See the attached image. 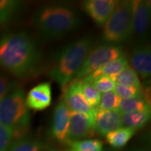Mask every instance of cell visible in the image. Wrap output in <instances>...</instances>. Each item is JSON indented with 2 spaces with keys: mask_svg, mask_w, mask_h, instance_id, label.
<instances>
[{
  "mask_svg": "<svg viewBox=\"0 0 151 151\" xmlns=\"http://www.w3.org/2000/svg\"><path fill=\"white\" fill-rule=\"evenodd\" d=\"M40 60L35 44L25 32L12 33L0 39V66L14 75L34 74Z\"/></svg>",
  "mask_w": 151,
  "mask_h": 151,
  "instance_id": "cell-1",
  "label": "cell"
},
{
  "mask_svg": "<svg viewBox=\"0 0 151 151\" xmlns=\"http://www.w3.org/2000/svg\"><path fill=\"white\" fill-rule=\"evenodd\" d=\"M92 47V39L85 36L65 46L57 56L49 75L59 85L62 93L80 69Z\"/></svg>",
  "mask_w": 151,
  "mask_h": 151,
  "instance_id": "cell-2",
  "label": "cell"
},
{
  "mask_svg": "<svg viewBox=\"0 0 151 151\" xmlns=\"http://www.w3.org/2000/svg\"><path fill=\"white\" fill-rule=\"evenodd\" d=\"M35 23L45 37L55 39L76 29L80 24V19L70 8L46 6L36 12Z\"/></svg>",
  "mask_w": 151,
  "mask_h": 151,
  "instance_id": "cell-3",
  "label": "cell"
},
{
  "mask_svg": "<svg viewBox=\"0 0 151 151\" xmlns=\"http://www.w3.org/2000/svg\"><path fill=\"white\" fill-rule=\"evenodd\" d=\"M25 97L22 89L14 88L0 101V124L12 129L16 139L24 136L29 126L30 116Z\"/></svg>",
  "mask_w": 151,
  "mask_h": 151,
  "instance_id": "cell-4",
  "label": "cell"
},
{
  "mask_svg": "<svg viewBox=\"0 0 151 151\" xmlns=\"http://www.w3.org/2000/svg\"><path fill=\"white\" fill-rule=\"evenodd\" d=\"M133 1H117L110 17L103 25V40L115 45L129 37L133 29Z\"/></svg>",
  "mask_w": 151,
  "mask_h": 151,
  "instance_id": "cell-5",
  "label": "cell"
},
{
  "mask_svg": "<svg viewBox=\"0 0 151 151\" xmlns=\"http://www.w3.org/2000/svg\"><path fill=\"white\" fill-rule=\"evenodd\" d=\"M123 55L122 48L116 45H101L90 51L72 80H81L98 68L119 58Z\"/></svg>",
  "mask_w": 151,
  "mask_h": 151,
  "instance_id": "cell-6",
  "label": "cell"
},
{
  "mask_svg": "<svg viewBox=\"0 0 151 151\" xmlns=\"http://www.w3.org/2000/svg\"><path fill=\"white\" fill-rule=\"evenodd\" d=\"M94 117L95 115L70 112L67 145H70L72 142L90 138L95 134Z\"/></svg>",
  "mask_w": 151,
  "mask_h": 151,
  "instance_id": "cell-7",
  "label": "cell"
},
{
  "mask_svg": "<svg viewBox=\"0 0 151 151\" xmlns=\"http://www.w3.org/2000/svg\"><path fill=\"white\" fill-rule=\"evenodd\" d=\"M70 112L95 115L97 108H92L86 103L81 92V80H71L62 93V101Z\"/></svg>",
  "mask_w": 151,
  "mask_h": 151,
  "instance_id": "cell-8",
  "label": "cell"
},
{
  "mask_svg": "<svg viewBox=\"0 0 151 151\" xmlns=\"http://www.w3.org/2000/svg\"><path fill=\"white\" fill-rule=\"evenodd\" d=\"M151 5L147 0L133 1V29L135 36L139 40H145L150 24Z\"/></svg>",
  "mask_w": 151,
  "mask_h": 151,
  "instance_id": "cell-9",
  "label": "cell"
},
{
  "mask_svg": "<svg viewBox=\"0 0 151 151\" xmlns=\"http://www.w3.org/2000/svg\"><path fill=\"white\" fill-rule=\"evenodd\" d=\"M116 3L115 0H87L83 2L82 8L97 25L103 26L111 15Z\"/></svg>",
  "mask_w": 151,
  "mask_h": 151,
  "instance_id": "cell-10",
  "label": "cell"
},
{
  "mask_svg": "<svg viewBox=\"0 0 151 151\" xmlns=\"http://www.w3.org/2000/svg\"><path fill=\"white\" fill-rule=\"evenodd\" d=\"M29 108L42 111L49 108L52 102V88L50 82H42L34 86L25 97Z\"/></svg>",
  "mask_w": 151,
  "mask_h": 151,
  "instance_id": "cell-11",
  "label": "cell"
},
{
  "mask_svg": "<svg viewBox=\"0 0 151 151\" xmlns=\"http://www.w3.org/2000/svg\"><path fill=\"white\" fill-rule=\"evenodd\" d=\"M123 126L121 113L118 110H99L94 117V132L106 136L108 133L118 129Z\"/></svg>",
  "mask_w": 151,
  "mask_h": 151,
  "instance_id": "cell-12",
  "label": "cell"
},
{
  "mask_svg": "<svg viewBox=\"0 0 151 151\" xmlns=\"http://www.w3.org/2000/svg\"><path fill=\"white\" fill-rule=\"evenodd\" d=\"M70 121V111L63 102L57 104L53 114L51 134L55 139L67 145V134Z\"/></svg>",
  "mask_w": 151,
  "mask_h": 151,
  "instance_id": "cell-13",
  "label": "cell"
},
{
  "mask_svg": "<svg viewBox=\"0 0 151 151\" xmlns=\"http://www.w3.org/2000/svg\"><path fill=\"white\" fill-rule=\"evenodd\" d=\"M133 70L143 79L150 77L151 74V50L148 45H137L131 55Z\"/></svg>",
  "mask_w": 151,
  "mask_h": 151,
  "instance_id": "cell-14",
  "label": "cell"
},
{
  "mask_svg": "<svg viewBox=\"0 0 151 151\" xmlns=\"http://www.w3.org/2000/svg\"><path fill=\"white\" fill-rule=\"evenodd\" d=\"M128 66H129V61L124 55H122L119 58L105 64L102 67L98 68L97 70H95L92 74H90L86 77H87L89 80H93L97 76H103L109 77L114 81L115 77L120 74L124 69H126Z\"/></svg>",
  "mask_w": 151,
  "mask_h": 151,
  "instance_id": "cell-15",
  "label": "cell"
},
{
  "mask_svg": "<svg viewBox=\"0 0 151 151\" xmlns=\"http://www.w3.org/2000/svg\"><path fill=\"white\" fill-rule=\"evenodd\" d=\"M122 123L126 128L139 129L145 125L150 119V111H139L121 113Z\"/></svg>",
  "mask_w": 151,
  "mask_h": 151,
  "instance_id": "cell-16",
  "label": "cell"
},
{
  "mask_svg": "<svg viewBox=\"0 0 151 151\" xmlns=\"http://www.w3.org/2000/svg\"><path fill=\"white\" fill-rule=\"evenodd\" d=\"M134 134L135 130L126 127H121L108 133L105 137L107 142L114 149H121L128 144Z\"/></svg>",
  "mask_w": 151,
  "mask_h": 151,
  "instance_id": "cell-17",
  "label": "cell"
},
{
  "mask_svg": "<svg viewBox=\"0 0 151 151\" xmlns=\"http://www.w3.org/2000/svg\"><path fill=\"white\" fill-rule=\"evenodd\" d=\"M118 111L120 113L150 111V103L145 97H139L131 99H120Z\"/></svg>",
  "mask_w": 151,
  "mask_h": 151,
  "instance_id": "cell-18",
  "label": "cell"
},
{
  "mask_svg": "<svg viewBox=\"0 0 151 151\" xmlns=\"http://www.w3.org/2000/svg\"><path fill=\"white\" fill-rule=\"evenodd\" d=\"M81 92L83 97L92 108H97L101 94L93 86L92 82L86 78L81 79Z\"/></svg>",
  "mask_w": 151,
  "mask_h": 151,
  "instance_id": "cell-19",
  "label": "cell"
},
{
  "mask_svg": "<svg viewBox=\"0 0 151 151\" xmlns=\"http://www.w3.org/2000/svg\"><path fill=\"white\" fill-rule=\"evenodd\" d=\"M44 145L40 141L23 137L14 140L7 151H43Z\"/></svg>",
  "mask_w": 151,
  "mask_h": 151,
  "instance_id": "cell-20",
  "label": "cell"
},
{
  "mask_svg": "<svg viewBox=\"0 0 151 151\" xmlns=\"http://www.w3.org/2000/svg\"><path fill=\"white\" fill-rule=\"evenodd\" d=\"M114 82L116 85L141 87V82L139 76L130 66H128L117 76L114 79Z\"/></svg>",
  "mask_w": 151,
  "mask_h": 151,
  "instance_id": "cell-21",
  "label": "cell"
},
{
  "mask_svg": "<svg viewBox=\"0 0 151 151\" xmlns=\"http://www.w3.org/2000/svg\"><path fill=\"white\" fill-rule=\"evenodd\" d=\"M70 149L65 151H103V143L99 139H82L70 144Z\"/></svg>",
  "mask_w": 151,
  "mask_h": 151,
  "instance_id": "cell-22",
  "label": "cell"
},
{
  "mask_svg": "<svg viewBox=\"0 0 151 151\" xmlns=\"http://www.w3.org/2000/svg\"><path fill=\"white\" fill-rule=\"evenodd\" d=\"M120 99L114 91L105 92L101 95L97 109L99 110H118Z\"/></svg>",
  "mask_w": 151,
  "mask_h": 151,
  "instance_id": "cell-23",
  "label": "cell"
},
{
  "mask_svg": "<svg viewBox=\"0 0 151 151\" xmlns=\"http://www.w3.org/2000/svg\"><path fill=\"white\" fill-rule=\"evenodd\" d=\"M114 92L121 99H131L134 97H145L144 94V91L142 89V86L136 87V86L116 85L114 88Z\"/></svg>",
  "mask_w": 151,
  "mask_h": 151,
  "instance_id": "cell-24",
  "label": "cell"
},
{
  "mask_svg": "<svg viewBox=\"0 0 151 151\" xmlns=\"http://www.w3.org/2000/svg\"><path fill=\"white\" fill-rule=\"evenodd\" d=\"M20 5V2L14 0H0V23L8 20Z\"/></svg>",
  "mask_w": 151,
  "mask_h": 151,
  "instance_id": "cell-25",
  "label": "cell"
},
{
  "mask_svg": "<svg viewBox=\"0 0 151 151\" xmlns=\"http://www.w3.org/2000/svg\"><path fill=\"white\" fill-rule=\"evenodd\" d=\"M85 78L88 79L87 77H85ZM89 81H92L93 86H95V88L100 93H105V92L114 91V88L116 86L113 80H112L109 77H107V76H97L93 80H89Z\"/></svg>",
  "mask_w": 151,
  "mask_h": 151,
  "instance_id": "cell-26",
  "label": "cell"
},
{
  "mask_svg": "<svg viewBox=\"0 0 151 151\" xmlns=\"http://www.w3.org/2000/svg\"><path fill=\"white\" fill-rule=\"evenodd\" d=\"M14 139V132L10 128L0 124V151H7Z\"/></svg>",
  "mask_w": 151,
  "mask_h": 151,
  "instance_id": "cell-27",
  "label": "cell"
},
{
  "mask_svg": "<svg viewBox=\"0 0 151 151\" xmlns=\"http://www.w3.org/2000/svg\"><path fill=\"white\" fill-rule=\"evenodd\" d=\"M9 92V84L4 76L0 74V101Z\"/></svg>",
  "mask_w": 151,
  "mask_h": 151,
  "instance_id": "cell-28",
  "label": "cell"
},
{
  "mask_svg": "<svg viewBox=\"0 0 151 151\" xmlns=\"http://www.w3.org/2000/svg\"><path fill=\"white\" fill-rule=\"evenodd\" d=\"M131 151H150L148 150L147 149H144V148H136V149H134Z\"/></svg>",
  "mask_w": 151,
  "mask_h": 151,
  "instance_id": "cell-29",
  "label": "cell"
},
{
  "mask_svg": "<svg viewBox=\"0 0 151 151\" xmlns=\"http://www.w3.org/2000/svg\"><path fill=\"white\" fill-rule=\"evenodd\" d=\"M104 151H114V150H104Z\"/></svg>",
  "mask_w": 151,
  "mask_h": 151,
  "instance_id": "cell-30",
  "label": "cell"
},
{
  "mask_svg": "<svg viewBox=\"0 0 151 151\" xmlns=\"http://www.w3.org/2000/svg\"><path fill=\"white\" fill-rule=\"evenodd\" d=\"M51 151H55V150H51Z\"/></svg>",
  "mask_w": 151,
  "mask_h": 151,
  "instance_id": "cell-31",
  "label": "cell"
}]
</instances>
